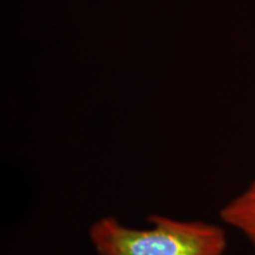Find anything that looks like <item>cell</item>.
Returning <instances> with one entry per match:
<instances>
[{
    "instance_id": "obj_1",
    "label": "cell",
    "mask_w": 255,
    "mask_h": 255,
    "mask_svg": "<svg viewBox=\"0 0 255 255\" xmlns=\"http://www.w3.org/2000/svg\"><path fill=\"white\" fill-rule=\"evenodd\" d=\"M150 227H128L114 216H104L89 228L97 255H223L226 232L202 221H183L149 215Z\"/></svg>"
},
{
    "instance_id": "obj_2",
    "label": "cell",
    "mask_w": 255,
    "mask_h": 255,
    "mask_svg": "<svg viewBox=\"0 0 255 255\" xmlns=\"http://www.w3.org/2000/svg\"><path fill=\"white\" fill-rule=\"evenodd\" d=\"M220 216L226 225L246 237L255 254V180L221 208Z\"/></svg>"
}]
</instances>
